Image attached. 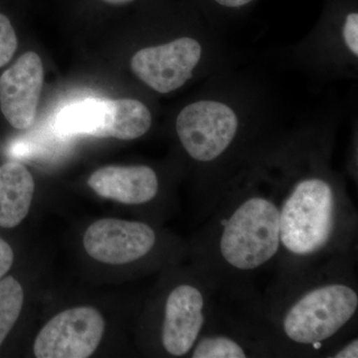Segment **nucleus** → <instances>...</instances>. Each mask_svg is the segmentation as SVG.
<instances>
[{
  "instance_id": "obj_7",
  "label": "nucleus",
  "mask_w": 358,
  "mask_h": 358,
  "mask_svg": "<svg viewBox=\"0 0 358 358\" xmlns=\"http://www.w3.org/2000/svg\"><path fill=\"white\" fill-rule=\"evenodd\" d=\"M105 329V320L96 308H68L45 324L33 352L37 358L90 357L100 345Z\"/></svg>"
},
{
  "instance_id": "obj_8",
  "label": "nucleus",
  "mask_w": 358,
  "mask_h": 358,
  "mask_svg": "<svg viewBox=\"0 0 358 358\" xmlns=\"http://www.w3.org/2000/svg\"><path fill=\"white\" fill-rule=\"evenodd\" d=\"M159 235L150 224L117 218L100 219L89 226L84 248L98 262L128 265L154 253Z\"/></svg>"
},
{
  "instance_id": "obj_13",
  "label": "nucleus",
  "mask_w": 358,
  "mask_h": 358,
  "mask_svg": "<svg viewBox=\"0 0 358 358\" xmlns=\"http://www.w3.org/2000/svg\"><path fill=\"white\" fill-rule=\"evenodd\" d=\"M24 303V291L20 282L7 275L0 280V346L15 326Z\"/></svg>"
},
{
  "instance_id": "obj_3",
  "label": "nucleus",
  "mask_w": 358,
  "mask_h": 358,
  "mask_svg": "<svg viewBox=\"0 0 358 358\" xmlns=\"http://www.w3.org/2000/svg\"><path fill=\"white\" fill-rule=\"evenodd\" d=\"M357 250L274 282L257 322L270 357H326L357 326Z\"/></svg>"
},
{
  "instance_id": "obj_5",
  "label": "nucleus",
  "mask_w": 358,
  "mask_h": 358,
  "mask_svg": "<svg viewBox=\"0 0 358 358\" xmlns=\"http://www.w3.org/2000/svg\"><path fill=\"white\" fill-rule=\"evenodd\" d=\"M152 124L148 106L136 99H87L63 109L58 127L68 134L133 141L145 136Z\"/></svg>"
},
{
  "instance_id": "obj_12",
  "label": "nucleus",
  "mask_w": 358,
  "mask_h": 358,
  "mask_svg": "<svg viewBox=\"0 0 358 358\" xmlns=\"http://www.w3.org/2000/svg\"><path fill=\"white\" fill-rule=\"evenodd\" d=\"M188 357L192 358L265 357L262 350L245 334L209 320Z\"/></svg>"
},
{
  "instance_id": "obj_16",
  "label": "nucleus",
  "mask_w": 358,
  "mask_h": 358,
  "mask_svg": "<svg viewBox=\"0 0 358 358\" xmlns=\"http://www.w3.org/2000/svg\"><path fill=\"white\" fill-rule=\"evenodd\" d=\"M326 357L331 358H357L358 338L357 336H350L343 343L333 348Z\"/></svg>"
},
{
  "instance_id": "obj_18",
  "label": "nucleus",
  "mask_w": 358,
  "mask_h": 358,
  "mask_svg": "<svg viewBox=\"0 0 358 358\" xmlns=\"http://www.w3.org/2000/svg\"><path fill=\"white\" fill-rule=\"evenodd\" d=\"M215 1L228 8H239V7L247 6L253 0H215Z\"/></svg>"
},
{
  "instance_id": "obj_2",
  "label": "nucleus",
  "mask_w": 358,
  "mask_h": 358,
  "mask_svg": "<svg viewBox=\"0 0 358 358\" xmlns=\"http://www.w3.org/2000/svg\"><path fill=\"white\" fill-rule=\"evenodd\" d=\"M279 154L270 159L278 173L268 171L280 213L275 282L355 251L357 238V209L322 152L296 148Z\"/></svg>"
},
{
  "instance_id": "obj_19",
  "label": "nucleus",
  "mask_w": 358,
  "mask_h": 358,
  "mask_svg": "<svg viewBox=\"0 0 358 358\" xmlns=\"http://www.w3.org/2000/svg\"><path fill=\"white\" fill-rule=\"evenodd\" d=\"M106 3L110 4V6H124L134 0H103Z\"/></svg>"
},
{
  "instance_id": "obj_17",
  "label": "nucleus",
  "mask_w": 358,
  "mask_h": 358,
  "mask_svg": "<svg viewBox=\"0 0 358 358\" xmlns=\"http://www.w3.org/2000/svg\"><path fill=\"white\" fill-rule=\"evenodd\" d=\"M14 262V252L10 245L0 236V280L9 272Z\"/></svg>"
},
{
  "instance_id": "obj_9",
  "label": "nucleus",
  "mask_w": 358,
  "mask_h": 358,
  "mask_svg": "<svg viewBox=\"0 0 358 358\" xmlns=\"http://www.w3.org/2000/svg\"><path fill=\"white\" fill-rule=\"evenodd\" d=\"M44 83V68L36 52L21 55L0 76V109L16 129L31 128Z\"/></svg>"
},
{
  "instance_id": "obj_15",
  "label": "nucleus",
  "mask_w": 358,
  "mask_h": 358,
  "mask_svg": "<svg viewBox=\"0 0 358 358\" xmlns=\"http://www.w3.org/2000/svg\"><path fill=\"white\" fill-rule=\"evenodd\" d=\"M341 37L345 48L353 56L358 57V14L350 13L346 15L341 29Z\"/></svg>"
},
{
  "instance_id": "obj_4",
  "label": "nucleus",
  "mask_w": 358,
  "mask_h": 358,
  "mask_svg": "<svg viewBox=\"0 0 358 358\" xmlns=\"http://www.w3.org/2000/svg\"><path fill=\"white\" fill-rule=\"evenodd\" d=\"M215 289L213 282L194 265L188 277L169 289L159 331L164 353L173 357H188L210 320Z\"/></svg>"
},
{
  "instance_id": "obj_1",
  "label": "nucleus",
  "mask_w": 358,
  "mask_h": 358,
  "mask_svg": "<svg viewBox=\"0 0 358 358\" xmlns=\"http://www.w3.org/2000/svg\"><path fill=\"white\" fill-rule=\"evenodd\" d=\"M252 160L221 195L192 243L193 265L216 293L241 303L260 298L254 279L275 270L280 213L274 181L263 159Z\"/></svg>"
},
{
  "instance_id": "obj_11",
  "label": "nucleus",
  "mask_w": 358,
  "mask_h": 358,
  "mask_svg": "<svg viewBox=\"0 0 358 358\" xmlns=\"http://www.w3.org/2000/svg\"><path fill=\"white\" fill-rule=\"evenodd\" d=\"M31 173L22 164L0 166V227L14 228L28 215L34 196Z\"/></svg>"
},
{
  "instance_id": "obj_14",
  "label": "nucleus",
  "mask_w": 358,
  "mask_h": 358,
  "mask_svg": "<svg viewBox=\"0 0 358 358\" xmlns=\"http://www.w3.org/2000/svg\"><path fill=\"white\" fill-rule=\"evenodd\" d=\"M17 46V36L10 20L0 13V68L13 59Z\"/></svg>"
},
{
  "instance_id": "obj_10",
  "label": "nucleus",
  "mask_w": 358,
  "mask_h": 358,
  "mask_svg": "<svg viewBox=\"0 0 358 358\" xmlns=\"http://www.w3.org/2000/svg\"><path fill=\"white\" fill-rule=\"evenodd\" d=\"M88 185L99 196L126 205L152 203L160 192L157 171L145 164L101 167L90 176Z\"/></svg>"
},
{
  "instance_id": "obj_6",
  "label": "nucleus",
  "mask_w": 358,
  "mask_h": 358,
  "mask_svg": "<svg viewBox=\"0 0 358 358\" xmlns=\"http://www.w3.org/2000/svg\"><path fill=\"white\" fill-rule=\"evenodd\" d=\"M203 55L204 47L199 40L179 37L136 52L131 57V70L148 88L169 94L182 88L192 79Z\"/></svg>"
}]
</instances>
